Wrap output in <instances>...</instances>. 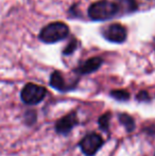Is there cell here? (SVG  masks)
I'll return each mask as SVG.
<instances>
[{
    "label": "cell",
    "instance_id": "6da1fadb",
    "mask_svg": "<svg viewBox=\"0 0 155 156\" xmlns=\"http://www.w3.org/2000/svg\"><path fill=\"white\" fill-rule=\"evenodd\" d=\"M119 13L116 2L110 0H99L88 8V16L95 21H104L113 18Z\"/></svg>",
    "mask_w": 155,
    "mask_h": 156
},
{
    "label": "cell",
    "instance_id": "7a4b0ae2",
    "mask_svg": "<svg viewBox=\"0 0 155 156\" xmlns=\"http://www.w3.org/2000/svg\"><path fill=\"white\" fill-rule=\"evenodd\" d=\"M69 35V28L66 23L62 21L51 23L44 27L39 33L38 37L43 43L55 44L65 39Z\"/></svg>",
    "mask_w": 155,
    "mask_h": 156
},
{
    "label": "cell",
    "instance_id": "3957f363",
    "mask_svg": "<svg viewBox=\"0 0 155 156\" xmlns=\"http://www.w3.org/2000/svg\"><path fill=\"white\" fill-rule=\"evenodd\" d=\"M46 94H47V89L45 87L34 83H28L21 89L20 98L21 101L26 104L35 105L45 99Z\"/></svg>",
    "mask_w": 155,
    "mask_h": 156
},
{
    "label": "cell",
    "instance_id": "277c9868",
    "mask_svg": "<svg viewBox=\"0 0 155 156\" xmlns=\"http://www.w3.org/2000/svg\"><path fill=\"white\" fill-rule=\"evenodd\" d=\"M103 144V139L97 133H89L82 138L79 144L81 151L86 156H93Z\"/></svg>",
    "mask_w": 155,
    "mask_h": 156
},
{
    "label": "cell",
    "instance_id": "5b68a950",
    "mask_svg": "<svg viewBox=\"0 0 155 156\" xmlns=\"http://www.w3.org/2000/svg\"><path fill=\"white\" fill-rule=\"evenodd\" d=\"M103 37L112 43H123L126 39V29L120 23H112L107 26L102 32Z\"/></svg>",
    "mask_w": 155,
    "mask_h": 156
},
{
    "label": "cell",
    "instance_id": "8992f818",
    "mask_svg": "<svg viewBox=\"0 0 155 156\" xmlns=\"http://www.w3.org/2000/svg\"><path fill=\"white\" fill-rule=\"evenodd\" d=\"M77 124H78L77 114L70 113L56 121L55 131H56V133L61 134V135H66V134H68Z\"/></svg>",
    "mask_w": 155,
    "mask_h": 156
},
{
    "label": "cell",
    "instance_id": "52a82bcc",
    "mask_svg": "<svg viewBox=\"0 0 155 156\" xmlns=\"http://www.w3.org/2000/svg\"><path fill=\"white\" fill-rule=\"evenodd\" d=\"M102 58L99 56H95V58H88L87 61H85L83 64H81L80 66L76 69V72L79 74H88L91 72L96 71L100 68V66L102 65Z\"/></svg>",
    "mask_w": 155,
    "mask_h": 156
},
{
    "label": "cell",
    "instance_id": "ba28073f",
    "mask_svg": "<svg viewBox=\"0 0 155 156\" xmlns=\"http://www.w3.org/2000/svg\"><path fill=\"white\" fill-rule=\"evenodd\" d=\"M50 85L53 87L54 89L60 91H67L71 89L72 87L69 86L68 84L65 83L64 76L60 71H54L50 76Z\"/></svg>",
    "mask_w": 155,
    "mask_h": 156
},
{
    "label": "cell",
    "instance_id": "9c48e42d",
    "mask_svg": "<svg viewBox=\"0 0 155 156\" xmlns=\"http://www.w3.org/2000/svg\"><path fill=\"white\" fill-rule=\"evenodd\" d=\"M116 4L118 6L119 13L121 14H130L137 10L136 0H116Z\"/></svg>",
    "mask_w": 155,
    "mask_h": 156
},
{
    "label": "cell",
    "instance_id": "30bf717a",
    "mask_svg": "<svg viewBox=\"0 0 155 156\" xmlns=\"http://www.w3.org/2000/svg\"><path fill=\"white\" fill-rule=\"evenodd\" d=\"M119 120H120V122H121V124L126 129L128 132H132L133 129H134L135 122L130 115H128V114H120Z\"/></svg>",
    "mask_w": 155,
    "mask_h": 156
},
{
    "label": "cell",
    "instance_id": "8fae6325",
    "mask_svg": "<svg viewBox=\"0 0 155 156\" xmlns=\"http://www.w3.org/2000/svg\"><path fill=\"white\" fill-rule=\"evenodd\" d=\"M111 96L114 99L119 101H126L130 98V94L126 90H123V89H117V90H113L111 93Z\"/></svg>",
    "mask_w": 155,
    "mask_h": 156
},
{
    "label": "cell",
    "instance_id": "7c38bea8",
    "mask_svg": "<svg viewBox=\"0 0 155 156\" xmlns=\"http://www.w3.org/2000/svg\"><path fill=\"white\" fill-rule=\"evenodd\" d=\"M110 119H111V114L110 113H105L104 115H102L99 118V126L101 127L103 131H107L108 129V125H110Z\"/></svg>",
    "mask_w": 155,
    "mask_h": 156
},
{
    "label": "cell",
    "instance_id": "4fadbf2b",
    "mask_svg": "<svg viewBox=\"0 0 155 156\" xmlns=\"http://www.w3.org/2000/svg\"><path fill=\"white\" fill-rule=\"evenodd\" d=\"M78 45H79V41H77V39H72V41L69 43V45L65 48L64 52H63L64 55H70L71 53H73V52L77 50Z\"/></svg>",
    "mask_w": 155,
    "mask_h": 156
},
{
    "label": "cell",
    "instance_id": "5bb4252c",
    "mask_svg": "<svg viewBox=\"0 0 155 156\" xmlns=\"http://www.w3.org/2000/svg\"><path fill=\"white\" fill-rule=\"evenodd\" d=\"M137 99H138L139 101H147L148 99H149V94L146 93V91H141V93H139L137 94Z\"/></svg>",
    "mask_w": 155,
    "mask_h": 156
},
{
    "label": "cell",
    "instance_id": "9a60e30c",
    "mask_svg": "<svg viewBox=\"0 0 155 156\" xmlns=\"http://www.w3.org/2000/svg\"><path fill=\"white\" fill-rule=\"evenodd\" d=\"M154 49H155V41H154Z\"/></svg>",
    "mask_w": 155,
    "mask_h": 156
}]
</instances>
